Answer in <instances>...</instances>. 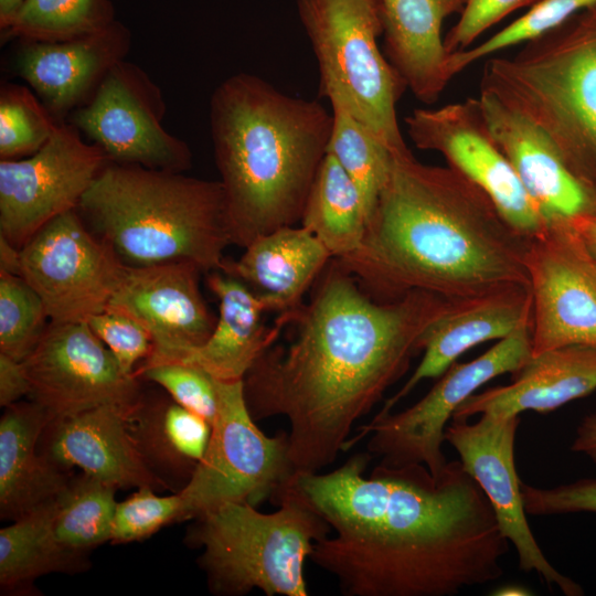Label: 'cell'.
<instances>
[{
    "mask_svg": "<svg viewBox=\"0 0 596 596\" xmlns=\"http://www.w3.org/2000/svg\"><path fill=\"white\" fill-rule=\"evenodd\" d=\"M355 454L334 470L295 473L289 486L334 531L309 557L347 596H453L503 575L509 541L460 460L435 477L422 464L377 465Z\"/></svg>",
    "mask_w": 596,
    "mask_h": 596,
    "instance_id": "obj_1",
    "label": "cell"
},
{
    "mask_svg": "<svg viewBox=\"0 0 596 596\" xmlns=\"http://www.w3.org/2000/svg\"><path fill=\"white\" fill-rule=\"evenodd\" d=\"M308 304L285 312L295 324L288 344H272L243 379L255 421L288 422L295 473L334 462L366 415L408 370L427 327L451 305L411 290L380 301L334 258L315 283Z\"/></svg>",
    "mask_w": 596,
    "mask_h": 596,
    "instance_id": "obj_2",
    "label": "cell"
},
{
    "mask_svg": "<svg viewBox=\"0 0 596 596\" xmlns=\"http://www.w3.org/2000/svg\"><path fill=\"white\" fill-rule=\"evenodd\" d=\"M529 240L460 172L408 150L391 156L360 248L334 259L376 300L425 290L455 301L529 286Z\"/></svg>",
    "mask_w": 596,
    "mask_h": 596,
    "instance_id": "obj_3",
    "label": "cell"
},
{
    "mask_svg": "<svg viewBox=\"0 0 596 596\" xmlns=\"http://www.w3.org/2000/svg\"><path fill=\"white\" fill-rule=\"evenodd\" d=\"M332 120L318 100L254 74H234L215 88L210 126L233 245L300 223Z\"/></svg>",
    "mask_w": 596,
    "mask_h": 596,
    "instance_id": "obj_4",
    "label": "cell"
},
{
    "mask_svg": "<svg viewBox=\"0 0 596 596\" xmlns=\"http://www.w3.org/2000/svg\"><path fill=\"white\" fill-rule=\"evenodd\" d=\"M77 211L127 266L189 262L207 274L233 245L220 180L109 162Z\"/></svg>",
    "mask_w": 596,
    "mask_h": 596,
    "instance_id": "obj_5",
    "label": "cell"
},
{
    "mask_svg": "<svg viewBox=\"0 0 596 596\" xmlns=\"http://www.w3.org/2000/svg\"><path fill=\"white\" fill-rule=\"evenodd\" d=\"M521 45L487 58L480 87L536 125L596 189V6Z\"/></svg>",
    "mask_w": 596,
    "mask_h": 596,
    "instance_id": "obj_6",
    "label": "cell"
},
{
    "mask_svg": "<svg viewBox=\"0 0 596 596\" xmlns=\"http://www.w3.org/2000/svg\"><path fill=\"white\" fill-rule=\"evenodd\" d=\"M275 501L279 509L270 513L225 503L193 519L185 541L202 550L199 566L213 594L308 596L306 561L331 528L289 482Z\"/></svg>",
    "mask_w": 596,
    "mask_h": 596,
    "instance_id": "obj_7",
    "label": "cell"
},
{
    "mask_svg": "<svg viewBox=\"0 0 596 596\" xmlns=\"http://www.w3.org/2000/svg\"><path fill=\"white\" fill-rule=\"evenodd\" d=\"M319 67L320 95L338 98L391 151L409 150L396 105L406 85L377 45L379 0H297Z\"/></svg>",
    "mask_w": 596,
    "mask_h": 596,
    "instance_id": "obj_8",
    "label": "cell"
},
{
    "mask_svg": "<svg viewBox=\"0 0 596 596\" xmlns=\"http://www.w3.org/2000/svg\"><path fill=\"white\" fill-rule=\"evenodd\" d=\"M219 408L205 454L180 492L178 522L225 503L276 500L295 475L287 433L268 436L247 407L242 381H217Z\"/></svg>",
    "mask_w": 596,
    "mask_h": 596,
    "instance_id": "obj_9",
    "label": "cell"
},
{
    "mask_svg": "<svg viewBox=\"0 0 596 596\" xmlns=\"http://www.w3.org/2000/svg\"><path fill=\"white\" fill-rule=\"evenodd\" d=\"M531 358L532 319L477 359L451 364L414 405L374 416L369 424L358 427L344 451L369 437L366 450L380 457V465L422 464L438 477L448 462L443 451L445 430L458 406L494 377L514 374Z\"/></svg>",
    "mask_w": 596,
    "mask_h": 596,
    "instance_id": "obj_10",
    "label": "cell"
},
{
    "mask_svg": "<svg viewBox=\"0 0 596 596\" xmlns=\"http://www.w3.org/2000/svg\"><path fill=\"white\" fill-rule=\"evenodd\" d=\"M164 114L159 86L141 67L123 60L66 121L98 146L110 162L184 172L192 167V151L166 130Z\"/></svg>",
    "mask_w": 596,
    "mask_h": 596,
    "instance_id": "obj_11",
    "label": "cell"
},
{
    "mask_svg": "<svg viewBox=\"0 0 596 596\" xmlns=\"http://www.w3.org/2000/svg\"><path fill=\"white\" fill-rule=\"evenodd\" d=\"M532 356L571 344L596 347V256L568 219L529 240Z\"/></svg>",
    "mask_w": 596,
    "mask_h": 596,
    "instance_id": "obj_12",
    "label": "cell"
},
{
    "mask_svg": "<svg viewBox=\"0 0 596 596\" xmlns=\"http://www.w3.org/2000/svg\"><path fill=\"white\" fill-rule=\"evenodd\" d=\"M110 162L72 124H58L35 153L0 160V236L21 249L46 223L76 210Z\"/></svg>",
    "mask_w": 596,
    "mask_h": 596,
    "instance_id": "obj_13",
    "label": "cell"
},
{
    "mask_svg": "<svg viewBox=\"0 0 596 596\" xmlns=\"http://www.w3.org/2000/svg\"><path fill=\"white\" fill-rule=\"evenodd\" d=\"M121 268L77 209L46 223L20 249V276L56 322H87L104 311Z\"/></svg>",
    "mask_w": 596,
    "mask_h": 596,
    "instance_id": "obj_14",
    "label": "cell"
},
{
    "mask_svg": "<svg viewBox=\"0 0 596 596\" xmlns=\"http://www.w3.org/2000/svg\"><path fill=\"white\" fill-rule=\"evenodd\" d=\"M416 148L441 155L493 202L504 220L532 238L550 223L492 138L477 98L438 108H416L405 117Z\"/></svg>",
    "mask_w": 596,
    "mask_h": 596,
    "instance_id": "obj_15",
    "label": "cell"
},
{
    "mask_svg": "<svg viewBox=\"0 0 596 596\" xmlns=\"http://www.w3.org/2000/svg\"><path fill=\"white\" fill-rule=\"evenodd\" d=\"M22 363L31 385L29 400L51 418L109 404L130 409L143 389L86 321H50Z\"/></svg>",
    "mask_w": 596,
    "mask_h": 596,
    "instance_id": "obj_16",
    "label": "cell"
},
{
    "mask_svg": "<svg viewBox=\"0 0 596 596\" xmlns=\"http://www.w3.org/2000/svg\"><path fill=\"white\" fill-rule=\"evenodd\" d=\"M519 425V415L481 414L471 424L465 418H453L446 427L445 441L456 449L464 468L487 496L502 535L517 551L520 568L536 572L566 596H582V586L547 561L529 526L514 464Z\"/></svg>",
    "mask_w": 596,
    "mask_h": 596,
    "instance_id": "obj_17",
    "label": "cell"
},
{
    "mask_svg": "<svg viewBox=\"0 0 596 596\" xmlns=\"http://www.w3.org/2000/svg\"><path fill=\"white\" fill-rule=\"evenodd\" d=\"M201 273L189 262L123 264L107 308L130 316L149 332L152 352L139 365L183 361L211 336L217 316L200 289Z\"/></svg>",
    "mask_w": 596,
    "mask_h": 596,
    "instance_id": "obj_18",
    "label": "cell"
},
{
    "mask_svg": "<svg viewBox=\"0 0 596 596\" xmlns=\"http://www.w3.org/2000/svg\"><path fill=\"white\" fill-rule=\"evenodd\" d=\"M131 33L120 21L91 35L57 42L18 41L12 68L57 123L86 104L108 72L125 60Z\"/></svg>",
    "mask_w": 596,
    "mask_h": 596,
    "instance_id": "obj_19",
    "label": "cell"
},
{
    "mask_svg": "<svg viewBox=\"0 0 596 596\" xmlns=\"http://www.w3.org/2000/svg\"><path fill=\"white\" fill-rule=\"evenodd\" d=\"M477 99L492 138L550 220L596 214V189L573 173L536 125L486 88Z\"/></svg>",
    "mask_w": 596,
    "mask_h": 596,
    "instance_id": "obj_20",
    "label": "cell"
},
{
    "mask_svg": "<svg viewBox=\"0 0 596 596\" xmlns=\"http://www.w3.org/2000/svg\"><path fill=\"white\" fill-rule=\"evenodd\" d=\"M128 411L109 404L51 418L40 435L38 449L61 470L79 468L118 489L149 487L167 491L132 443L126 424Z\"/></svg>",
    "mask_w": 596,
    "mask_h": 596,
    "instance_id": "obj_21",
    "label": "cell"
},
{
    "mask_svg": "<svg viewBox=\"0 0 596 596\" xmlns=\"http://www.w3.org/2000/svg\"><path fill=\"white\" fill-rule=\"evenodd\" d=\"M532 319L529 286L512 285L451 302L424 331L419 345L423 359L405 384L387 398L375 416H383L406 397L418 383L440 376L475 345L501 340Z\"/></svg>",
    "mask_w": 596,
    "mask_h": 596,
    "instance_id": "obj_22",
    "label": "cell"
},
{
    "mask_svg": "<svg viewBox=\"0 0 596 596\" xmlns=\"http://www.w3.org/2000/svg\"><path fill=\"white\" fill-rule=\"evenodd\" d=\"M508 385L475 393L453 418L488 414L498 417L524 411L547 413L596 390V347L571 344L532 356ZM451 418V419H453Z\"/></svg>",
    "mask_w": 596,
    "mask_h": 596,
    "instance_id": "obj_23",
    "label": "cell"
},
{
    "mask_svg": "<svg viewBox=\"0 0 596 596\" xmlns=\"http://www.w3.org/2000/svg\"><path fill=\"white\" fill-rule=\"evenodd\" d=\"M467 0H379L384 53L412 94L435 103L451 81L441 35L444 21Z\"/></svg>",
    "mask_w": 596,
    "mask_h": 596,
    "instance_id": "obj_24",
    "label": "cell"
},
{
    "mask_svg": "<svg viewBox=\"0 0 596 596\" xmlns=\"http://www.w3.org/2000/svg\"><path fill=\"white\" fill-rule=\"evenodd\" d=\"M332 256L304 226H285L244 247L237 260L224 259L221 272L243 281L266 311L290 312L304 305Z\"/></svg>",
    "mask_w": 596,
    "mask_h": 596,
    "instance_id": "obj_25",
    "label": "cell"
},
{
    "mask_svg": "<svg viewBox=\"0 0 596 596\" xmlns=\"http://www.w3.org/2000/svg\"><path fill=\"white\" fill-rule=\"evenodd\" d=\"M126 424L149 471L167 491L180 493L205 454L211 424L163 390L147 392L143 389L126 413Z\"/></svg>",
    "mask_w": 596,
    "mask_h": 596,
    "instance_id": "obj_26",
    "label": "cell"
},
{
    "mask_svg": "<svg viewBox=\"0 0 596 596\" xmlns=\"http://www.w3.org/2000/svg\"><path fill=\"white\" fill-rule=\"evenodd\" d=\"M206 285L219 300L216 324L207 340L180 362L194 364L217 381H242L277 341L287 317L280 313L275 326H265L263 302L243 281L223 272L207 273Z\"/></svg>",
    "mask_w": 596,
    "mask_h": 596,
    "instance_id": "obj_27",
    "label": "cell"
},
{
    "mask_svg": "<svg viewBox=\"0 0 596 596\" xmlns=\"http://www.w3.org/2000/svg\"><path fill=\"white\" fill-rule=\"evenodd\" d=\"M49 413L38 403L19 401L0 419V518L17 521L56 499L74 471L49 462L38 443Z\"/></svg>",
    "mask_w": 596,
    "mask_h": 596,
    "instance_id": "obj_28",
    "label": "cell"
},
{
    "mask_svg": "<svg viewBox=\"0 0 596 596\" xmlns=\"http://www.w3.org/2000/svg\"><path fill=\"white\" fill-rule=\"evenodd\" d=\"M56 499L0 530L1 594L24 595L33 582L53 573L78 574L91 567L88 554L62 545L53 524Z\"/></svg>",
    "mask_w": 596,
    "mask_h": 596,
    "instance_id": "obj_29",
    "label": "cell"
},
{
    "mask_svg": "<svg viewBox=\"0 0 596 596\" xmlns=\"http://www.w3.org/2000/svg\"><path fill=\"white\" fill-rule=\"evenodd\" d=\"M300 225L323 244L332 258L351 255L363 242L368 214L362 196L328 152L309 190Z\"/></svg>",
    "mask_w": 596,
    "mask_h": 596,
    "instance_id": "obj_30",
    "label": "cell"
},
{
    "mask_svg": "<svg viewBox=\"0 0 596 596\" xmlns=\"http://www.w3.org/2000/svg\"><path fill=\"white\" fill-rule=\"evenodd\" d=\"M116 20L111 0H23L0 26L1 40L66 41L99 32Z\"/></svg>",
    "mask_w": 596,
    "mask_h": 596,
    "instance_id": "obj_31",
    "label": "cell"
},
{
    "mask_svg": "<svg viewBox=\"0 0 596 596\" xmlns=\"http://www.w3.org/2000/svg\"><path fill=\"white\" fill-rule=\"evenodd\" d=\"M117 489L85 472H74L56 498L53 529L58 542L75 552L89 554L110 541Z\"/></svg>",
    "mask_w": 596,
    "mask_h": 596,
    "instance_id": "obj_32",
    "label": "cell"
},
{
    "mask_svg": "<svg viewBox=\"0 0 596 596\" xmlns=\"http://www.w3.org/2000/svg\"><path fill=\"white\" fill-rule=\"evenodd\" d=\"M329 102L333 120L327 152L358 188L369 220L386 181L392 153L341 100Z\"/></svg>",
    "mask_w": 596,
    "mask_h": 596,
    "instance_id": "obj_33",
    "label": "cell"
},
{
    "mask_svg": "<svg viewBox=\"0 0 596 596\" xmlns=\"http://www.w3.org/2000/svg\"><path fill=\"white\" fill-rule=\"evenodd\" d=\"M593 6H596V0H538L524 14L491 36L464 51L449 54L448 75L453 78L473 63L522 44Z\"/></svg>",
    "mask_w": 596,
    "mask_h": 596,
    "instance_id": "obj_34",
    "label": "cell"
},
{
    "mask_svg": "<svg viewBox=\"0 0 596 596\" xmlns=\"http://www.w3.org/2000/svg\"><path fill=\"white\" fill-rule=\"evenodd\" d=\"M58 124L26 86L0 87V158L19 159L39 151Z\"/></svg>",
    "mask_w": 596,
    "mask_h": 596,
    "instance_id": "obj_35",
    "label": "cell"
},
{
    "mask_svg": "<svg viewBox=\"0 0 596 596\" xmlns=\"http://www.w3.org/2000/svg\"><path fill=\"white\" fill-rule=\"evenodd\" d=\"M50 321L41 297L26 280L0 272V352L22 362Z\"/></svg>",
    "mask_w": 596,
    "mask_h": 596,
    "instance_id": "obj_36",
    "label": "cell"
},
{
    "mask_svg": "<svg viewBox=\"0 0 596 596\" xmlns=\"http://www.w3.org/2000/svg\"><path fill=\"white\" fill-rule=\"evenodd\" d=\"M135 376L156 384L211 425L214 422L219 408L216 380L203 369L185 362H160L138 365Z\"/></svg>",
    "mask_w": 596,
    "mask_h": 596,
    "instance_id": "obj_37",
    "label": "cell"
},
{
    "mask_svg": "<svg viewBox=\"0 0 596 596\" xmlns=\"http://www.w3.org/2000/svg\"><path fill=\"white\" fill-rule=\"evenodd\" d=\"M157 492L142 487L126 500L117 502L109 542L125 544L146 540L164 525L179 521L180 493L159 496Z\"/></svg>",
    "mask_w": 596,
    "mask_h": 596,
    "instance_id": "obj_38",
    "label": "cell"
},
{
    "mask_svg": "<svg viewBox=\"0 0 596 596\" xmlns=\"http://www.w3.org/2000/svg\"><path fill=\"white\" fill-rule=\"evenodd\" d=\"M87 323L127 374L135 375L137 366L152 352V339L146 328L121 311L106 308Z\"/></svg>",
    "mask_w": 596,
    "mask_h": 596,
    "instance_id": "obj_39",
    "label": "cell"
},
{
    "mask_svg": "<svg viewBox=\"0 0 596 596\" xmlns=\"http://www.w3.org/2000/svg\"><path fill=\"white\" fill-rule=\"evenodd\" d=\"M538 0H467L458 21L444 36L445 49L449 54L464 51L490 28L510 13L531 7Z\"/></svg>",
    "mask_w": 596,
    "mask_h": 596,
    "instance_id": "obj_40",
    "label": "cell"
},
{
    "mask_svg": "<svg viewBox=\"0 0 596 596\" xmlns=\"http://www.w3.org/2000/svg\"><path fill=\"white\" fill-rule=\"evenodd\" d=\"M520 486L526 514L596 513V479H578L549 489L536 488L523 481Z\"/></svg>",
    "mask_w": 596,
    "mask_h": 596,
    "instance_id": "obj_41",
    "label": "cell"
},
{
    "mask_svg": "<svg viewBox=\"0 0 596 596\" xmlns=\"http://www.w3.org/2000/svg\"><path fill=\"white\" fill-rule=\"evenodd\" d=\"M30 380L21 361L0 352V405L8 407L29 396Z\"/></svg>",
    "mask_w": 596,
    "mask_h": 596,
    "instance_id": "obj_42",
    "label": "cell"
},
{
    "mask_svg": "<svg viewBox=\"0 0 596 596\" xmlns=\"http://www.w3.org/2000/svg\"><path fill=\"white\" fill-rule=\"evenodd\" d=\"M571 449L586 455L596 464V413L588 414L582 419Z\"/></svg>",
    "mask_w": 596,
    "mask_h": 596,
    "instance_id": "obj_43",
    "label": "cell"
},
{
    "mask_svg": "<svg viewBox=\"0 0 596 596\" xmlns=\"http://www.w3.org/2000/svg\"><path fill=\"white\" fill-rule=\"evenodd\" d=\"M0 272L20 275V249L0 236Z\"/></svg>",
    "mask_w": 596,
    "mask_h": 596,
    "instance_id": "obj_44",
    "label": "cell"
},
{
    "mask_svg": "<svg viewBox=\"0 0 596 596\" xmlns=\"http://www.w3.org/2000/svg\"><path fill=\"white\" fill-rule=\"evenodd\" d=\"M568 220L588 244L596 245V214L579 215Z\"/></svg>",
    "mask_w": 596,
    "mask_h": 596,
    "instance_id": "obj_45",
    "label": "cell"
},
{
    "mask_svg": "<svg viewBox=\"0 0 596 596\" xmlns=\"http://www.w3.org/2000/svg\"><path fill=\"white\" fill-rule=\"evenodd\" d=\"M23 0H0V26L17 12Z\"/></svg>",
    "mask_w": 596,
    "mask_h": 596,
    "instance_id": "obj_46",
    "label": "cell"
},
{
    "mask_svg": "<svg viewBox=\"0 0 596 596\" xmlns=\"http://www.w3.org/2000/svg\"><path fill=\"white\" fill-rule=\"evenodd\" d=\"M492 595H500V596H513V595H532V593L521 586V585H515V584H507V585H503V586H500L498 587L497 589L493 590V593H491Z\"/></svg>",
    "mask_w": 596,
    "mask_h": 596,
    "instance_id": "obj_47",
    "label": "cell"
},
{
    "mask_svg": "<svg viewBox=\"0 0 596 596\" xmlns=\"http://www.w3.org/2000/svg\"><path fill=\"white\" fill-rule=\"evenodd\" d=\"M593 254L596 256V245L588 244Z\"/></svg>",
    "mask_w": 596,
    "mask_h": 596,
    "instance_id": "obj_48",
    "label": "cell"
}]
</instances>
